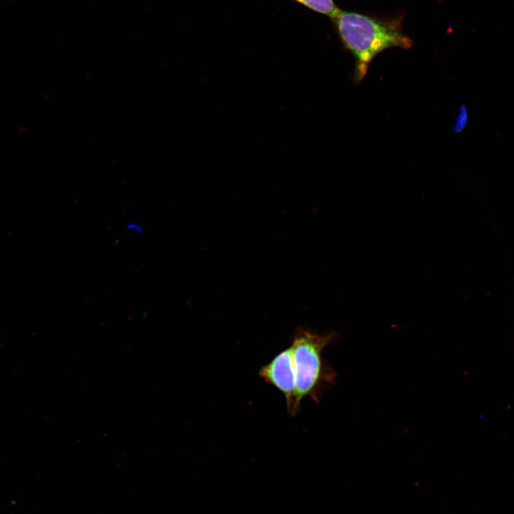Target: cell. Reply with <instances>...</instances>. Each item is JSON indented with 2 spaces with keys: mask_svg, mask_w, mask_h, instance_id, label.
<instances>
[{
  "mask_svg": "<svg viewBox=\"0 0 514 514\" xmlns=\"http://www.w3.org/2000/svg\"><path fill=\"white\" fill-rule=\"evenodd\" d=\"M128 231L141 234L143 231V227L136 222H128L126 224Z\"/></svg>",
  "mask_w": 514,
  "mask_h": 514,
  "instance_id": "obj_5",
  "label": "cell"
},
{
  "mask_svg": "<svg viewBox=\"0 0 514 514\" xmlns=\"http://www.w3.org/2000/svg\"><path fill=\"white\" fill-rule=\"evenodd\" d=\"M335 332L320 334L307 327L299 326L294 332L291 347L296 379V405L309 396L318 403L323 391L333 383L335 373L322 358L324 348L336 338Z\"/></svg>",
  "mask_w": 514,
  "mask_h": 514,
  "instance_id": "obj_2",
  "label": "cell"
},
{
  "mask_svg": "<svg viewBox=\"0 0 514 514\" xmlns=\"http://www.w3.org/2000/svg\"><path fill=\"white\" fill-rule=\"evenodd\" d=\"M258 375L284 395L288 413L293 417L297 415L300 410L296 405V379L291 346L263 366Z\"/></svg>",
  "mask_w": 514,
  "mask_h": 514,
  "instance_id": "obj_3",
  "label": "cell"
},
{
  "mask_svg": "<svg viewBox=\"0 0 514 514\" xmlns=\"http://www.w3.org/2000/svg\"><path fill=\"white\" fill-rule=\"evenodd\" d=\"M403 16L399 12L378 16L340 9L331 18L342 44L355 58L356 80L365 76L370 63L383 51L412 46V40L402 30Z\"/></svg>",
  "mask_w": 514,
  "mask_h": 514,
  "instance_id": "obj_1",
  "label": "cell"
},
{
  "mask_svg": "<svg viewBox=\"0 0 514 514\" xmlns=\"http://www.w3.org/2000/svg\"><path fill=\"white\" fill-rule=\"evenodd\" d=\"M309 9L317 13L326 15L331 19L340 10L333 0H293Z\"/></svg>",
  "mask_w": 514,
  "mask_h": 514,
  "instance_id": "obj_4",
  "label": "cell"
}]
</instances>
